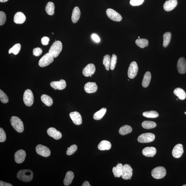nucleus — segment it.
I'll return each instance as SVG.
<instances>
[{
	"label": "nucleus",
	"instance_id": "30",
	"mask_svg": "<svg viewBox=\"0 0 186 186\" xmlns=\"http://www.w3.org/2000/svg\"><path fill=\"white\" fill-rule=\"evenodd\" d=\"M107 109L106 108H102L100 110L97 112L93 115V118L95 120H100L103 118L107 112Z\"/></svg>",
	"mask_w": 186,
	"mask_h": 186
},
{
	"label": "nucleus",
	"instance_id": "1",
	"mask_svg": "<svg viewBox=\"0 0 186 186\" xmlns=\"http://www.w3.org/2000/svg\"><path fill=\"white\" fill-rule=\"evenodd\" d=\"M17 178L22 181L29 182L33 179V173L31 170H21L18 173Z\"/></svg>",
	"mask_w": 186,
	"mask_h": 186
},
{
	"label": "nucleus",
	"instance_id": "43",
	"mask_svg": "<svg viewBox=\"0 0 186 186\" xmlns=\"http://www.w3.org/2000/svg\"><path fill=\"white\" fill-rule=\"evenodd\" d=\"M6 139V136L4 131L3 129L0 128V142H4Z\"/></svg>",
	"mask_w": 186,
	"mask_h": 186
},
{
	"label": "nucleus",
	"instance_id": "17",
	"mask_svg": "<svg viewBox=\"0 0 186 186\" xmlns=\"http://www.w3.org/2000/svg\"><path fill=\"white\" fill-rule=\"evenodd\" d=\"M177 69L179 73L184 74L186 72V61L185 58L181 57L177 63Z\"/></svg>",
	"mask_w": 186,
	"mask_h": 186
},
{
	"label": "nucleus",
	"instance_id": "36",
	"mask_svg": "<svg viewBox=\"0 0 186 186\" xmlns=\"http://www.w3.org/2000/svg\"><path fill=\"white\" fill-rule=\"evenodd\" d=\"M142 114L145 117L151 118H156L159 116L158 113L155 111L144 112Z\"/></svg>",
	"mask_w": 186,
	"mask_h": 186
},
{
	"label": "nucleus",
	"instance_id": "20",
	"mask_svg": "<svg viewBox=\"0 0 186 186\" xmlns=\"http://www.w3.org/2000/svg\"><path fill=\"white\" fill-rule=\"evenodd\" d=\"M178 4L177 0H168L164 3V8L167 12L171 11L174 9Z\"/></svg>",
	"mask_w": 186,
	"mask_h": 186
},
{
	"label": "nucleus",
	"instance_id": "48",
	"mask_svg": "<svg viewBox=\"0 0 186 186\" xmlns=\"http://www.w3.org/2000/svg\"><path fill=\"white\" fill-rule=\"evenodd\" d=\"M0 186H12V185L10 183H7V182L0 181Z\"/></svg>",
	"mask_w": 186,
	"mask_h": 186
},
{
	"label": "nucleus",
	"instance_id": "26",
	"mask_svg": "<svg viewBox=\"0 0 186 186\" xmlns=\"http://www.w3.org/2000/svg\"><path fill=\"white\" fill-rule=\"evenodd\" d=\"M98 147L99 149L100 150H108L111 148V144L109 141L102 140L99 143Z\"/></svg>",
	"mask_w": 186,
	"mask_h": 186
},
{
	"label": "nucleus",
	"instance_id": "35",
	"mask_svg": "<svg viewBox=\"0 0 186 186\" xmlns=\"http://www.w3.org/2000/svg\"><path fill=\"white\" fill-rule=\"evenodd\" d=\"M171 37V33L168 32L164 33L163 36L164 38V42H163V46L164 47H166L169 45L170 42Z\"/></svg>",
	"mask_w": 186,
	"mask_h": 186
},
{
	"label": "nucleus",
	"instance_id": "11",
	"mask_svg": "<svg viewBox=\"0 0 186 186\" xmlns=\"http://www.w3.org/2000/svg\"><path fill=\"white\" fill-rule=\"evenodd\" d=\"M133 169L130 165L125 164L123 166V174L121 177L124 180H130L132 175Z\"/></svg>",
	"mask_w": 186,
	"mask_h": 186
},
{
	"label": "nucleus",
	"instance_id": "31",
	"mask_svg": "<svg viewBox=\"0 0 186 186\" xmlns=\"http://www.w3.org/2000/svg\"><path fill=\"white\" fill-rule=\"evenodd\" d=\"M132 129L130 126L125 125L120 127L119 130V133L121 135H125L130 133L132 131Z\"/></svg>",
	"mask_w": 186,
	"mask_h": 186
},
{
	"label": "nucleus",
	"instance_id": "16",
	"mask_svg": "<svg viewBox=\"0 0 186 186\" xmlns=\"http://www.w3.org/2000/svg\"><path fill=\"white\" fill-rule=\"evenodd\" d=\"M50 85L51 87L55 90H62L66 87V83L65 80L61 79L59 81H52Z\"/></svg>",
	"mask_w": 186,
	"mask_h": 186
},
{
	"label": "nucleus",
	"instance_id": "49",
	"mask_svg": "<svg viewBox=\"0 0 186 186\" xmlns=\"http://www.w3.org/2000/svg\"><path fill=\"white\" fill-rule=\"evenodd\" d=\"M82 186H90L89 182L87 181H85L83 183L82 185Z\"/></svg>",
	"mask_w": 186,
	"mask_h": 186
},
{
	"label": "nucleus",
	"instance_id": "4",
	"mask_svg": "<svg viewBox=\"0 0 186 186\" xmlns=\"http://www.w3.org/2000/svg\"><path fill=\"white\" fill-rule=\"evenodd\" d=\"M166 170L162 166H158L154 168L151 172V175L154 178L159 179H162L166 176Z\"/></svg>",
	"mask_w": 186,
	"mask_h": 186
},
{
	"label": "nucleus",
	"instance_id": "15",
	"mask_svg": "<svg viewBox=\"0 0 186 186\" xmlns=\"http://www.w3.org/2000/svg\"><path fill=\"white\" fill-rule=\"evenodd\" d=\"M69 116L74 123L77 125H80L82 123V118L80 113L77 111L72 112Z\"/></svg>",
	"mask_w": 186,
	"mask_h": 186
},
{
	"label": "nucleus",
	"instance_id": "29",
	"mask_svg": "<svg viewBox=\"0 0 186 186\" xmlns=\"http://www.w3.org/2000/svg\"><path fill=\"white\" fill-rule=\"evenodd\" d=\"M41 99L43 103L48 107H50L53 103V100L52 98L49 95H42L41 97Z\"/></svg>",
	"mask_w": 186,
	"mask_h": 186
},
{
	"label": "nucleus",
	"instance_id": "53",
	"mask_svg": "<svg viewBox=\"0 0 186 186\" xmlns=\"http://www.w3.org/2000/svg\"><path fill=\"white\" fill-rule=\"evenodd\" d=\"M138 38H140V37L139 36V37H138Z\"/></svg>",
	"mask_w": 186,
	"mask_h": 186
},
{
	"label": "nucleus",
	"instance_id": "21",
	"mask_svg": "<svg viewBox=\"0 0 186 186\" xmlns=\"http://www.w3.org/2000/svg\"><path fill=\"white\" fill-rule=\"evenodd\" d=\"M26 19V16L24 13L21 12H18L14 16V21L16 24H21L24 23Z\"/></svg>",
	"mask_w": 186,
	"mask_h": 186
},
{
	"label": "nucleus",
	"instance_id": "5",
	"mask_svg": "<svg viewBox=\"0 0 186 186\" xmlns=\"http://www.w3.org/2000/svg\"><path fill=\"white\" fill-rule=\"evenodd\" d=\"M24 104L28 107H31L34 102V97L33 92L31 90L27 89L25 91L23 95Z\"/></svg>",
	"mask_w": 186,
	"mask_h": 186
},
{
	"label": "nucleus",
	"instance_id": "51",
	"mask_svg": "<svg viewBox=\"0 0 186 186\" xmlns=\"http://www.w3.org/2000/svg\"><path fill=\"white\" fill-rule=\"evenodd\" d=\"M182 186H186V185H182Z\"/></svg>",
	"mask_w": 186,
	"mask_h": 186
},
{
	"label": "nucleus",
	"instance_id": "9",
	"mask_svg": "<svg viewBox=\"0 0 186 186\" xmlns=\"http://www.w3.org/2000/svg\"><path fill=\"white\" fill-rule=\"evenodd\" d=\"M106 14L110 19L115 22H120L122 20L121 15L112 9H108L106 10Z\"/></svg>",
	"mask_w": 186,
	"mask_h": 186
},
{
	"label": "nucleus",
	"instance_id": "2",
	"mask_svg": "<svg viewBox=\"0 0 186 186\" xmlns=\"http://www.w3.org/2000/svg\"><path fill=\"white\" fill-rule=\"evenodd\" d=\"M63 49V45L60 41H56L50 48L49 53L54 58L57 57Z\"/></svg>",
	"mask_w": 186,
	"mask_h": 186
},
{
	"label": "nucleus",
	"instance_id": "46",
	"mask_svg": "<svg viewBox=\"0 0 186 186\" xmlns=\"http://www.w3.org/2000/svg\"><path fill=\"white\" fill-rule=\"evenodd\" d=\"M49 38L48 37H44L41 39L42 43L43 45H47L49 44Z\"/></svg>",
	"mask_w": 186,
	"mask_h": 186
},
{
	"label": "nucleus",
	"instance_id": "10",
	"mask_svg": "<svg viewBox=\"0 0 186 186\" xmlns=\"http://www.w3.org/2000/svg\"><path fill=\"white\" fill-rule=\"evenodd\" d=\"M138 71V67L137 63L135 61L132 62L131 63L127 72L129 78L130 79H134L137 75Z\"/></svg>",
	"mask_w": 186,
	"mask_h": 186
},
{
	"label": "nucleus",
	"instance_id": "52",
	"mask_svg": "<svg viewBox=\"0 0 186 186\" xmlns=\"http://www.w3.org/2000/svg\"><path fill=\"white\" fill-rule=\"evenodd\" d=\"M185 114H186V112H185Z\"/></svg>",
	"mask_w": 186,
	"mask_h": 186
},
{
	"label": "nucleus",
	"instance_id": "8",
	"mask_svg": "<svg viewBox=\"0 0 186 186\" xmlns=\"http://www.w3.org/2000/svg\"><path fill=\"white\" fill-rule=\"evenodd\" d=\"M37 153L38 155L44 157H48L50 155L51 152L47 146L42 144L37 145L36 148Z\"/></svg>",
	"mask_w": 186,
	"mask_h": 186
},
{
	"label": "nucleus",
	"instance_id": "34",
	"mask_svg": "<svg viewBox=\"0 0 186 186\" xmlns=\"http://www.w3.org/2000/svg\"><path fill=\"white\" fill-rule=\"evenodd\" d=\"M136 43L138 46L141 48H144L145 47L148 46L149 42L146 39H138L136 41Z\"/></svg>",
	"mask_w": 186,
	"mask_h": 186
},
{
	"label": "nucleus",
	"instance_id": "6",
	"mask_svg": "<svg viewBox=\"0 0 186 186\" xmlns=\"http://www.w3.org/2000/svg\"><path fill=\"white\" fill-rule=\"evenodd\" d=\"M54 61V58L49 54H46L40 59L38 64L40 66L42 67L48 66Z\"/></svg>",
	"mask_w": 186,
	"mask_h": 186
},
{
	"label": "nucleus",
	"instance_id": "40",
	"mask_svg": "<svg viewBox=\"0 0 186 186\" xmlns=\"http://www.w3.org/2000/svg\"><path fill=\"white\" fill-rule=\"evenodd\" d=\"M77 149V146L75 144H74L71 146L69 148H68V150L66 152L67 155H70L75 153Z\"/></svg>",
	"mask_w": 186,
	"mask_h": 186
},
{
	"label": "nucleus",
	"instance_id": "33",
	"mask_svg": "<svg viewBox=\"0 0 186 186\" xmlns=\"http://www.w3.org/2000/svg\"><path fill=\"white\" fill-rule=\"evenodd\" d=\"M157 126L155 122L152 121H145L143 122L142 126L143 128L146 129H150L155 128Z\"/></svg>",
	"mask_w": 186,
	"mask_h": 186
},
{
	"label": "nucleus",
	"instance_id": "37",
	"mask_svg": "<svg viewBox=\"0 0 186 186\" xmlns=\"http://www.w3.org/2000/svg\"><path fill=\"white\" fill-rule=\"evenodd\" d=\"M111 59L110 56L109 55H106L104 57L103 63L107 71H109L110 69Z\"/></svg>",
	"mask_w": 186,
	"mask_h": 186
},
{
	"label": "nucleus",
	"instance_id": "27",
	"mask_svg": "<svg viewBox=\"0 0 186 186\" xmlns=\"http://www.w3.org/2000/svg\"><path fill=\"white\" fill-rule=\"evenodd\" d=\"M151 78V74L150 72H148L145 74L142 82V86L143 87H147L149 84Z\"/></svg>",
	"mask_w": 186,
	"mask_h": 186
},
{
	"label": "nucleus",
	"instance_id": "24",
	"mask_svg": "<svg viewBox=\"0 0 186 186\" xmlns=\"http://www.w3.org/2000/svg\"><path fill=\"white\" fill-rule=\"evenodd\" d=\"M81 15L80 10L78 7H75L72 11V22L76 23L79 20Z\"/></svg>",
	"mask_w": 186,
	"mask_h": 186
},
{
	"label": "nucleus",
	"instance_id": "12",
	"mask_svg": "<svg viewBox=\"0 0 186 186\" xmlns=\"http://www.w3.org/2000/svg\"><path fill=\"white\" fill-rule=\"evenodd\" d=\"M95 67L93 63L89 64L83 69L82 74L83 75L86 77H88L93 75L95 71Z\"/></svg>",
	"mask_w": 186,
	"mask_h": 186
},
{
	"label": "nucleus",
	"instance_id": "28",
	"mask_svg": "<svg viewBox=\"0 0 186 186\" xmlns=\"http://www.w3.org/2000/svg\"><path fill=\"white\" fill-rule=\"evenodd\" d=\"M174 93L181 100H185L186 97V93L182 89L178 88L175 89L174 91Z\"/></svg>",
	"mask_w": 186,
	"mask_h": 186
},
{
	"label": "nucleus",
	"instance_id": "39",
	"mask_svg": "<svg viewBox=\"0 0 186 186\" xmlns=\"http://www.w3.org/2000/svg\"><path fill=\"white\" fill-rule=\"evenodd\" d=\"M0 100L3 104H6L9 102V98L7 95L1 90H0Z\"/></svg>",
	"mask_w": 186,
	"mask_h": 186
},
{
	"label": "nucleus",
	"instance_id": "18",
	"mask_svg": "<svg viewBox=\"0 0 186 186\" xmlns=\"http://www.w3.org/2000/svg\"><path fill=\"white\" fill-rule=\"evenodd\" d=\"M48 134L56 140L61 139L62 137L61 133L54 127H50L47 130Z\"/></svg>",
	"mask_w": 186,
	"mask_h": 186
},
{
	"label": "nucleus",
	"instance_id": "22",
	"mask_svg": "<svg viewBox=\"0 0 186 186\" xmlns=\"http://www.w3.org/2000/svg\"><path fill=\"white\" fill-rule=\"evenodd\" d=\"M156 149L154 147H147L143 149L142 153L143 155L146 157H152L156 153Z\"/></svg>",
	"mask_w": 186,
	"mask_h": 186
},
{
	"label": "nucleus",
	"instance_id": "32",
	"mask_svg": "<svg viewBox=\"0 0 186 186\" xmlns=\"http://www.w3.org/2000/svg\"><path fill=\"white\" fill-rule=\"evenodd\" d=\"M55 7L54 3L49 2L46 6L45 10L47 14L49 15H52L55 13Z\"/></svg>",
	"mask_w": 186,
	"mask_h": 186
},
{
	"label": "nucleus",
	"instance_id": "3",
	"mask_svg": "<svg viewBox=\"0 0 186 186\" xmlns=\"http://www.w3.org/2000/svg\"><path fill=\"white\" fill-rule=\"evenodd\" d=\"M10 121L12 126L17 132L22 133L24 131V124L20 118L17 117L12 116Z\"/></svg>",
	"mask_w": 186,
	"mask_h": 186
},
{
	"label": "nucleus",
	"instance_id": "47",
	"mask_svg": "<svg viewBox=\"0 0 186 186\" xmlns=\"http://www.w3.org/2000/svg\"><path fill=\"white\" fill-rule=\"evenodd\" d=\"M91 37L93 40L96 42H99L100 41V39L98 35L95 34H93L92 35Z\"/></svg>",
	"mask_w": 186,
	"mask_h": 186
},
{
	"label": "nucleus",
	"instance_id": "25",
	"mask_svg": "<svg viewBox=\"0 0 186 186\" xmlns=\"http://www.w3.org/2000/svg\"><path fill=\"white\" fill-rule=\"evenodd\" d=\"M74 178V173L72 172L68 171L63 181L64 185L65 186H68L71 184Z\"/></svg>",
	"mask_w": 186,
	"mask_h": 186
},
{
	"label": "nucleus",
	"instance_id": "14",
	"mask_svg": "<svg viewBox=\"0 0 186 186\" xmlns=\"http://www.w3.org/2000/svg\"><path fill=\"white\" fill-rule=\"evenodd\" d=\"M26 152L23 150H20L16 152L15 160L18 164H22L25 160L26 157Z\"/></svg>",
	"mask_w": 186,
	"mask_h": 186
},
{
	"label": "nucleus",
	"instance_id": "50",
	"mask_svg": "<svg viewBox=\"0 0 186 186\" xmlns=\"http://www.w3.org/2000/svg\"><path fill=\"white\" fill-rule=\"evenodd\" d=\"M8 0H0V2L1 3H5Z\"/></svg>",
	"mask_w": 186,
	"mask_h": 186
},
{
	"label": "nucleus",
	"instance_id": "44",
	"mask_svg": "<svg viewBox=\"0 0 186 186\" xmlns=\"http://www.w3.org/2000/svg\"><path fill=\"white\" fill-rule=\"evenodd\" d=\"M144 0H130V4L132 6H138L141 5Z\"/></svg>",
	"mask_w": 186,
	"mask_h": 186
},
{
	"label": "nucleus",
	"instance_id": "45",
	"mask_svg": "<svg viewBox=\"0 0 186 186\" xmlns=\"http://www.w3.org/2000/svg\"><path fill=\"white\" fill-rule=\"evenodd\" d=\"M42 52V50L40 48L37 47L33 49V55L37 57L40 56Z\"/></svg>",
	"mask_w": 186,
	"mask_h": 186
},
{
	"label": "nucleus",
	"instance_id": "41",
	"mask_svg": "<svg viewBox=\"0 0 186 186\" xmlns=\"http://www.w3.org/2000/svg\"><path fill=\"white\" fill-rule=\"evenodd\" d=\"M117 61V57L116 55H112L111 59L110 69L113 70L116 67Z\"/></svg>",
	"mask_w": 186,
	"mask_h": 186
},
{
	"label": "nucleus",
	"instance_id": "23",
	"mask_svg": "<svg viewBox=\"0 0 186 186\" xmlns=\"http://www.w3.org/2000/svg\"><path fill=\"white\" fill-rule=\"evenodd\" d=\"M123 166L121 164H118L112 169V172L115 178H120L123 174Z\"/></svg>",
	"mask_w": 186,
	"mask_h": 186
},
{
	"label": "nucleus",
	"instance_id": "13",
	"mask_svg": "<svg viewBox=\"0 0 186 186\" xmlns=\"http://www.w3.org/2000/svg\"><path fill=\"white\" fill-rule=\"evenodd\" d=\"M184 152L183 146L181 144H178L173 148L172 151V155L173 157L179 158L182 156Z\"/></svg>",
	"mask_w": 186,
	"mask_h": 186
},
{
	"label": "nucleus",
	"instance_id": "7",
	"mask_svg": "<svg viewBox=\"0 0 186 186\" xmlns=\"http://www.w3.org/2000/svg\"><path fill=\"white\" fill-rule=\"evenodd\" d=\"M155 138V134L151 133H146L140 135L138 138V140L141 143H148L153 141Z\"/></svg>",
	"mask_w": 186,
	"mask_h": 186
},
{
	"label": "nucleus",
	"instance_id": "38",
	"mask_svg": "<svg viewBox=\"0 0 186 186\" xmlns=\"http://www.w3.org/2000/svg\"><path fill=\"white\" fill-rule=\"evenodd\" d=\"M21 48V45L20 44H16L9 50V54H10L12 53L14 55H16L20 52Z\"/></svg>",
	"mask_w": 186,
	"mask_h": 186
},
{
	"label": "nucleus",
	"instance_id": "42",
	"mask_svg": "<svg viewBox=\"0 0 186 186\" xmlns=\"http://www.w3.org/2000/svg\"><path fill=\"white\" fill-rule=\"evenodd\" d=\"M6 21V14L3 12H0V25H3Z\"/></svg>",
	"mask_w": 186,
	"mask_h": 186
},
{
	"label": "nucleus",
	"instance_id": "19",
	"mask_svg": "<svg viewBox=\"0 0 186 186\" xmlns=\"http://www.w3.org/2000/svg\"><path fill=\"white\" fill-rule=\"evenodd\" d=\"M85 91L88 93H93L96 92L98 89V86L96 83L88 82L85 85L84 87Z\"/></svg>",
	"mask_w": 186,
	"mask_h": 186
}]
</instances>
